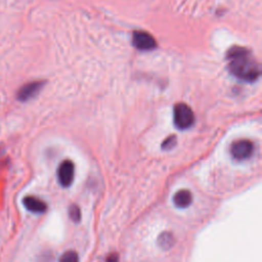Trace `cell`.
<instances>
[{"label":"cell","instance_id":"1","mask_svg":"<svg viewBox=\"0 0 262 262\" xmlns=\"http://www.w3.org/2000/svg\"><path fill=\"white\" fill-rule=\"evenodd\" d=\"M226 59L229 72L242 81L254 82L261 74L259 62L253 53L245 47L233 46L229 48Z\"/></svg>","mask_w":262,"mask_h":262},{"label":"cell","instance_id":"2","mask_svg":"<svg viewBox=\"0 0 262 262\" xmlns=\"http://www.w3.org/2000/svg\"><path fill=\"white\" fill-rule=\"evenodd\" d=\"M173 120H174V125L176 128L179 130H185L188 129L194 121V115L191 108L185 104V103H177L174 106V112H173Z\"/></svg>","mask_w":262,"mask_h":262},{"label":"cell","instance_id":"3","mask_svg":"<svg viewBox=\"0 0 262 262\" xmlns=\"http://www.w3.org/2000/svg\"><path fill=\"white\" fill-rule=\"evenodd\" d=\"M253 150H254L253 143L250 140H246V139L234 141L230 146V154L237 161H243L250 158L253 154Z\"/></svg>","mask_w":262,"mask_h":262},{"label":"cell","instance_id":"4","mask_svg":"<svg viewBox=\"0 0 262 262\" xmlns=\"http://www.w3.org/2000/svg\"><path fill=\"white\" fill-rule=\"evenodd\" d=\"M132 43L138 50H152L157 46V42L155 38L147 32L137 31L134 32L132 37Z\"/></svg>","mask_w":262,"mask_h":262},{"label":"cell","instance_id":"5","mask_svg":"<svg viewBox=\"0 0 262 262\" xmlns=\"http://www.w3.org/2000/svg\"><path fill=\"white\" fill-rule=\"evenodd\" d=\"M74 173H75V167L73 162L70 160L63 161L59 165L57 170V178L60 185L63 187L70 186L74 180Z\"/></svg>","mask_w":262,"mask_h":262},{"label":"cell","instance_id":"6","mask_svg":"<svg viewBox=\"0 0 262 262\" xmlns=\"http://www.w3.org/2000/svg\"><path fill=\"white\" fill-rule=\"evenodd\" d=\"M44 85L43 81H34L24 85L17 92V99L20 101H27L36 96Z\"/></svg>","mask_w":262,"mask_h":262},{"label":"cell","instance_id":"7","mask_svg":"<svg viewBox=\"0 0 262 262\" xmlns=\"http://www.w3.org/2000/svg\"><path fill=\"white\" fill-rule=\"evenodd\" d=\"M23 204L28 211L33 213H44L47 209V205L42 200L33 195H28L24 198Z\"/></svg>","mask_w":262,"mask_h":262},{"label":"cell","instance_id":"8","mask_svg":"<svg viewBox=\"0 0 262 262\" xmlns=\"http://www.w3.org/2000/svg\"><path fill=\"white\" fill-rule=\"evenodd\" d=\"M192 195L189 190L181 189L178 190L173 196V203L178 208H186L191 204Z\"/></svg>","mask_w":262,"mask_h":262},{"label":"cell","instance_id":"9","mask_svg":"<svg viewBox=\"0 0 262 262\" xmlns=\"http://www.w3.org/2000/svg\"><path fill=\"white\" fill-rule=\"evenodd\" d=\"M158 243L162 249H169L173 244V235L170 232H163L159 236Z\"/></svg>","mask_w":262,"mask_h":262},{"label":"cell","instance_id":"10","mask_svg":"<svg viewBox=\"0 0 262 262\" xmlns=\"http://www.w3.org/2000/svg\"><path fill=\"white\" fill-rule=\"evenodd\" d=\"M59 262H79L78 254L74 251H67L60 256Z\"/></svg>","mask_w":262,"mask_h":262},{"label":"cell","instance_id":"11","mask_svg":"<svg viewBox=\"0 0 262 262\" xmlns=\"http://www.w3.org/2000/svg\"><path fill=\"white\" fill-rule=\"evenodd\" d=\"M69 214H70L71 219L75 222H78L81 219V211H80V208L77 205H72L70 207Z\"/></svg>","mask_w":262,"mask_h":262},{"label":"cell","instance_id":"12","mask_svg":"<svg viewBox=\"0 0 262 262\" xmlns=\"http://www.w3.org/2000/svg\"><path fill=\"white\" fill-rule=\"evenodd\" d=\"M176 136H174V135H170L169 137H167L164 141H163V143H162V148L163 149H165V150H169V149H171V148H173L174 146H175V144H176Z\"/></svg>","mask_w":262,"mask_h":262},{"label":"cell","instance_id":"13","mask_svg":"<svg viewBox=\"0 0 262 262\" xmlns=\"http://www.w3.org/2000/svg\"><path fill=\"white\" fill-rule=\"evenodd\" d=\"M106 262H118V256H117L116 254L111 255V256L107 258Z\"/></svg>","mask_w":262,"mask_h":262}]
</instances>
